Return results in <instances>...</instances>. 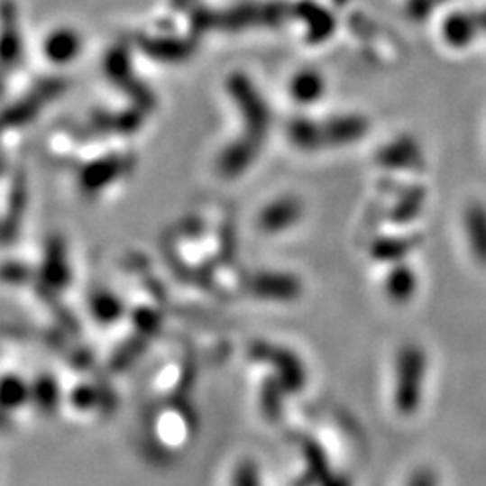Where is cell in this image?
Segmentation results:
<instances>
[{"instance_id":"cell-2","label":"cell","mask_w":486,"mask_h":486,"mask_svg":"<svg viewBox=\"0 0 486 486\" xmlns=\"http://www.w3.org/2000/svg\"><path fill=\"white\" fill-rule=\"evenodd\" d=\"M366 133L361 117H341L326 123L298 121L290 126V141L301 150H321L352 144Z\"/></svg>"},{"instance_id":"cell-11","label":"cell","mask_w":486,"mask_h":486,"mask_svg":"<svg viewBox=\"0 0 486 486\" xmlns=\"http://www.w3.org/2000/svg\"><path fill=\"white\" fill-rule=\"evenodd\" d=\"M476 29H478V22H474L472 18L469 16H462V14H456L449 20L447 23V36H449V41L453 45H467L472 41L474 34H476Z\"/></svg>"},{"instance_id":"cell-8","label":"cell","mask_w":486,"mask_h":486,"mask_svg":"<svg viewBox=\"0 0 486 486\" xmlns=\"http://www.w3.org/2000/svg\"><path fill=\"white\" fill-rule=\"evenodd\" d=\"M381 162L397 168H415L417 164H422V155L415 142L402 141L381 151Z\"/></svg>"},{"instance_id":"cell-12","label":"cell","mask_w":486,"mask_h":486,"mask_svg":"<svg viewBox=\"0 0 486 486\" xmlns=\"http://www.w3.org/2000/svg\"><path fill=\"white\" fill-rule=\"evenodd\" d=\"M426 197H427L426 189H420V188L411 189V191L408 193V197H404V202H402L400 207H399L400 215H397V220H399V222H409V220H415V218L418 216V213L422 211L424 204H426Z\"/></svg>"},{"instance_id":"cell-7","label":"cell","mask_w":486,"mask_h":486,"mask_svg":"<svg viewBox=\"0 0 486 486\" xmlns=\"http://www.w3.org/2000/svg\"><path fill=\"white\" fill-rule=\"evenodd\" d=\"M79 49L78 36L69 29H58L47 36L43 43L45 56L54 63H67L70 61Z\"/></svg>"},{"instance_id":"cell-5","label":"cell","mask_w":486,"mask_h":486,"mask_svg":"<svg viewBox=\"0 0 486 486\" xmlns=\"http://www.w3.org/2000/svg\"><path fill=\"white\" fill-rule=\"evenodd\" d=\"M384 290L386 296L397 305L411 301L418 292V276L415 269L404 265L402 261H397V267H393L386 276Z\"/></svg>"},{"instance_id":"cell-9","label":"cell","mask_w":486,"mask_h":486,"mask_svg":"<svg viewBox=\"0 0 486 486\" xmlns=\"http://www.w3.org/2000/svg\"><path fill=\"white\" fill-rule=\"evenodd\" d=\"M415 240L411 238H382L371 247V254L377 261H400L408 252L415 249Z\"/></svg>"},{"instance_id":"cell-1","label":"cell","mask_w":486,"mask_h":486,"mask_svg":"<svg viewBox=\"0 0 486 486\" xmlns=\"http://www.w3.org/2000/svg\"><path fill=\"white\" fill-rule=\"evenodd\" d=\"M427 379V355L418 344L400 348L395 361L393 402L400 415L411 417L418 411Z\"/></svg>"},{"instance_id":"cell-4","label":"cell","mask_w":486,"mask_h":486,"mask_svg":"<svg viewBox=\"0 0 486 486\" xmlns=\"http://www.w3.org/2000/svg\"><path fill=\"white\" fill-rule=\"evenodd\" d=\"M463 231L472 258L486 267V204L472 202L465 207Z\"/></svg>"},{"instance_id":"cell-3","label":"cell","mask_w":486,"mask_h":486,"mask_svg":"<svg viewBox=\"0 0 486 486\" xmlns=\"http://www.w3.org/2000/svg\"><path fill=\"white\" fill-rule=\"evenodd\" d=\"M303 216V204L294 197H283L269 204L260 215V227L265 233L276 234L296 225Z\"/></svg>"},{"instance_id":"cell-10","label":"cell","mask_w":486,"mask_h":486,"mask_svg":"<svg viewBox=\"0 0 486 486\" xmlns=\"http://www.w3.org/2000/svg\"><path fill=\"white\" fill-rule=\"evenodd\" d=\"M290 92H292V97L298 99L299 103H314L319 99L323 92V81L317 74L305 72L294 78L290 85Z\"/></svg>"},{"instance_id":"cell-6","label":"cell","mask_w":486,"mask_h":486,"mask_svg":"<svg viewBox=\"0 0 486 486\" xmlns=\"http://www.w3.org/2000/svg\"><path fill=\"white\" fill-rule=\"evenodd\" d=\"M254 289L263 298H276L278 301L296 298L299 294V281L289 274H265L254 283Z\"/></svg>"}]
</instances>
